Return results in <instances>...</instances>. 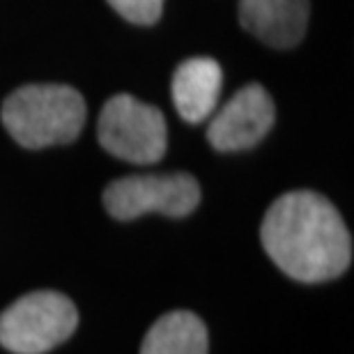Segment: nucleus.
<instances>
[{"instance_id":"4","label":"nucleus","mask_w":354,"mask_h":354,"mask_svg":"<svg viewBox=\"0 0 354 354\" xmlns=\"http://www.w3.org/2000/svg\"><path fill=\"white\" fill-rule=\"evenodd\" d=\"M97 136L113 157L129 164H157L166 154V118L136 97L115 95L104 104Z\"/></svg>"},{"instance_id":"10","label":"nucleus","mask_w":354,"mask_h":354,"mask_svg":"<svg viewBox=\"0 0 354 354\" xmlns=\"http://www.w3.org/2000/svg\"><path fill=\"white\" fill-rule=\"evenodd\" d=\"M109 3L120 17L138 26L154 24L164 10V0H109Z\"/></svg>"},{"instance_id":"6","label":"nucleus","mask_w":354,"mask_h":354,"mask_svg":"<svg viewBox=\"0 0 354 354\" xmlns=\"http://www.w3.org/2000/svg\"><path fill=\"white\" fill-rule=\"evenodd\" d=\"M274 124V102L269 92L251 83L244 86L212 118L207 127L209 145L218 152L251 150Z\"/></svg>"},{"instance_id":"5","label":"nucleus","mask_w":354,"mask_h":354,"mask_svg":"<svg viewBox=\"0 0 354 354\" xmlns=\"http://www.w3.org/2000/svg\"><path fill=\"white\" fill-rule=\"evenodd\" d=\"M201 205V184L189 173L129 175L104 189V207L118 221H131L150 212L164 216H189Z\"/></svg>"},{"instance_id":"8","label":"nucleus","mask_w":354,"mask_h":354,"mask_svg":"<svg viewBox=\"0 0 354 354\" xmlns=\"http://www.w3.org/2000/svg\"><path fill=\"white\" fill-rule=\"evenodd\" d=\"M223 72L214 58H189L175 69L173 102L177 113L191 124L203 122L216 109Z\"/></svg>"},{"instance_id":"3","label":"nucleus","mask_w":354,"mask_h":354,"mask_svg":"<svg viewBox=\"0 0 354 354\" xmlns=\"http://www.w3.org/2000/svg\"><path fill=\"white\" fill-rule=\"evenodd\" d=\"M79 327V310L53 290L24 295L0 315V345L14 354H44L58 348Z\"/></svg>"},{"instance_id":"9","label":"nucleus","mask_w":354,"mask_h":354,"mask_svg":"<svg viewBox=\"0 0 354 354\" xmlns=\"http://www.w3.org/2000/svg\"><path fill=\"white\" fill-rule=\"evenodd\" d=\"M205 322L191 310H171L152 324L140 343V354H207Z\"/></svg>"},{"instance_id":"2","label":"nucleus","mask_w":354,"mask_h":354,"mask_svg":"<svg viewBox=\"0 0 354 354\" xmlns=\"http://www.w3.org/2000/svg\"><path fill=\"white\" fill-rule=\"evenodd\" d=\"M0 118L21 147L41 150L76 140L86 122V102L69 86L37 83L14 90L5 99Z\"/></svg>"},{"instance_id":"1","label":"nucleus","mask_w":354,"mask_h":354,"mask_svg":"<svg viewBox=\"0 0 354 354\" xmlns=\"http://www.w3.org/2000/svg\"><path fill=\"white\" fill-rule=\"evenodd\" d=\"M260 239L272 263L299 283L338 279L352 263V235L341 212L315 191L276 198L260 225Z\"/></svg>"},{"instance_id":"7","label":"nucleus","mask_w":354,"mask_h":354,"mask_svg":"<svg viewBox=\"0 0 354 354\" xmlns=\"http://www.w3.org/2000/svg\"><path fill=\"white\" fill-rule=\"evenodd\" d=\"M308 0H239V24L274 48H292L308 26Z\"/></svg>"}]
</instances>
